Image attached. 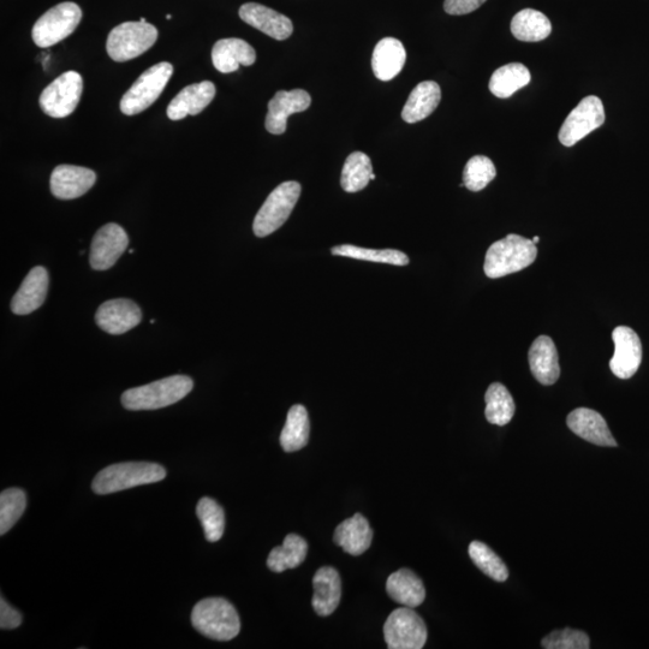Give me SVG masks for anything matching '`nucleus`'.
Returning <instances> with one entry per match:
<instances>
[{"label": "nucleus", "instance_id": "nucleus-1", "mask_svg": "<svg viewBox=\"0 0 649 649\" xmlns=\"http://www.w3.org/2000/svg\"><path fill=\"white\" fill-rule=\"evenodd\" d=\"M193 387V380L187 375H172L125 391L122 395V404L125 409L133 412L162 409L183 400Z\"/></svg>", "mask_w": 649, "mask_h": 649}, {"label": "nucleus", "instance_id": "nucleus-2", "mask_svg": "<svg viewBox=\"0 0 649 649\" xmlns=\"http://www.w3.org/2000/svg\"><path fill=\"white\" fill-rule=\"evenodd\" d=\"M537 256L538 248L533 240L511 234L488 248L484 270L488 278H502L525 270Z\"/></svg>", "mask_w": 649, "mask_h": 649}, {"label": "nucleus", "instance_id": "nucleus-3", "mask_svg": "<svg viewBox=\"0 0 649 649\" xmlns=\"http://www.w3.org/2000/svg\"><path fill=\"white\" fill-rule=\"evenodd\" d=\"M165 478V468L156 463H118L100 470L93 480L92 490L104 496L133 487L156 484Z\"/></svg>", "mask_w": 649, "mask_h": 649}, {"label": "nucleus", "instance_id": "nucleus-4", "mask_svg": "<svg viewBox=\"0 0 649 649\" xmlns=\"http://www.w3.org/2000/svg\"><path fill=\"white\" fill-rule=\"evenodd\" d=\"M193 627L208 639L230 641L240 634V617L234 606L223 598H208L194 606Z\"/></svg>", "mask_w": 649, "mask_h": 649}, {"label": "nucleus", "instance_id": "nucleus-5", "mask_svg": "<svg viewBox=\"0 0 649 649\" xmlns=\"http://www.w3.org/2000/svg\"><path fill=\"white\" fill-rule=\"evenodd\" d=\"M158 29L147 22H124L112 29L106 50L113 61H132L151 49L158 39Z\"/></svg>", "mask_w": 649, "mask_h": 649}, {"label": "nucleus", "instance_id": "nucleus-6", "mask_svg": "<svg viewBox=\"0 0 649 649\" xmlns=\"http://www.w3.org/2000/svg\"><path fill=\"white\" fill-rule=\"evenodd\" d=\"M300 195L301 184L295 181L284 182L273 190L255 216L254 234L266 237L281 228L294 211Z\"/></svg>", "mask_w": 649, "mask_h": 649}, {"label": "nucleus", "instance_id": "nucleus-7", "mask_svg": "<svg viewBox=\"0 0 649 649\" xmlns=\"http://www.w3.org/2000/svg\"><path fill=\"white\" fill-rule=\"evenodd\" d=\"M172 73H174V67L168 62L158 63L146 70L123 95L119 106H121L124 115H139L156 103L168 85Z\"/></svg>", "mask_w": 649, "mask_h": 649}, {"label": "nucleus", "instance_id": "nucleus-8", "mask_svg": "<svg viewBox=\"0 0 649 649\" xmlns=\"http://www.w3.org/2000/svg\"><path fill=\"white\" fill-rule=\"evenodd\" d=\"M82 20V10L79 5L65 2L56 5L35 23L32 37L34 44L47 49L75 32Z\"/></svg>", "mask_w": 649, "mask_h": 649}, {"label": "nucleus", "instance_id": "nucleus-9", "mask_svg": "<svg viewBox=\"0 0 649 649\" xmlns=\"http://www.w3.org/2000/svg\"><path fill=\"white\" fill-rule=\"evenodd\" d=\"M387 647L390 649H421L427 641V627L412 607H401L391 613L384 625Z\"/></svg>", "mask_w": 649, "mask_h": 649}, {"label": "nucleus", "instance_id": "nucleus-10", "mask_svg": "<svg viewBox=\"0 0 649 649\" xmlns=\"http://www.w3.org/2000/svg\"><path fill=\"white\" fill-rule=\"evenodd\" d=\"M82 91V76L76 71H67V73L57 77L41 93V110L52 118L68 117L79 105Z\"/></svg>", "mask_w": 649, "mask_h": 649}, {"label": "nucleus", "instance_id": "nucleus-11", "mask_svg": "<svg viewBox=\"0 0 649 649\" xmlns=\"http://www.w3.org/2000/svg\"><path fill=\"white\" fill-rule=\"evenodd\" d=\"M603 101L595 95H589L571 111L559 130V141L565 147H573L605 123Z\"/></svg>", "mask_w": 649, "mask_h": 649}, {"label": "nucleus", "instance_id": "nucleus-12", "mask_svg": "<svg viewBox=\"0 0 649 649\" xmlns=\"http://www.w3.org/2000/svg\"><path fill=\"white\" fill-rule=\"evenodd\" d=\"M129 246L127 232L115 223L106 224L94 235L89 264L95 271L110 270Z\"/></svg>", "mask_w": 649, "mask_h": 649}, {"label": "nucleus", "instance_id": "nucleus-13", "mask_svg": "<svg viewBox=\"0 0 649 649\" xmlns=\"http://www.w3.org/2000/svg\"><path fill=\"white\" fill-rule=\"evenodd\" d=\"M615 355L610 361L613 374L619 379L634 377L642 361V344L637 333L627 326H618L612 333Z\"/></svg>", "mask_w": 649, "mask_h": 649}, {"label": "nucleus", "instance_id": "nucleus-14", "mask_svg": "<svg viewBox=\"0 0 649 649\" xmlns=\"http://www.w3.org/2000/svg\"><path fill=\"white\" fill-rule=\"evenodd\" d=\"M142 320L141 309L135 302L127 299L111 300L103 303L95 314V323L110 335H123Z\"/></svg>", "mask_w": 649, "mask_h": 649}, {"label": "nucleus", "instance_id": "nucleus-15", "mask_svg": "<svg viewBox=\"0 0 649 649\" xmlns=\"http://www.w3.org/2000/svg\"><path fill=\"white\" fill-rule=\"evenodd\" d=\"M312 104L311 95L303 89L279 91L270 100L265 127L273 135L287 132L288 118L294 113L306 111Z\"/></svg>", "mask_w": 649, "mask_h": 649}, {"label": "nucleus", "instance_id": "nucleus-16", "mask_svg": "<svg viewBox=\"0 0 649 649\" xmlns=\"http://www.w3.org/2000/svg\"><path fill=\"white\" fill-rule=\"evenodd\" d=\"M97 182V175L91 169L75 165H59L51 175V193L61 200L81 198Z\"/></svg>", "mask_w": 649, "mask_h": 649}, {"label": "nucleus", "instance_id": "nucleus-17", "mask_svg": "<svg viewBox=\"0 0 649 649\" xmlns=\"http://www.w3.org/2000/svg\"><path fill=\"white\" fill-rule=\"evenodd\" d=\"M240 17L247 25L276 40H287L294 32L293 22L289 17L258 3L243 4Z\"/></svg>", "mask_w": 649, "mask_h": 649}, {"label": "nucleus", "instance_id": "nucleus-18", "mask_svg": "<svg viewBox=\"0 0 649 649\" xmlns=\"http://www.w3.org/2000/svg\"><path fill=\"white\" fill-rule=\"evenodd\" d=\"M216 86L211 81L194 83L183 88L168 107L171 121H181L184 117L199 115L216 97Z\"/></svg>", "mask_w": 649, "mask_h": 649}, {"label": "nucleus", "instance_id": "nucleus-19", "mask_svg": "<svg viewBox=\"0 0 649 649\" xmlns=\"http://www.w3.org/2000/svg\"><path fill=\"white\" fill-rule=\"evenodd\" d=\"M49 290V273L37 266L28 273L19 291L11 301V311L16 315H28L44 305Z\"/></svg>", "mask_w": 649, "mask_h": 649}, {"label": "nucleus", "instance_id": "nucleus-20", "mask_svg": "<svg viewBox=\"0 0 649 649\" xmlns=\"http://www.w3.org/2000/svg\"><path fill=\"white\" fill-rule=\"evenodd\" d=\"M568 427L576 436L599 446H617L605 419L595 410L588 408L575 409L567 419Z\"/></svg>", "mask_w": 649, "mask_h": 649}, {"label": "nucleus", "instance_id": "nucleus-21", "mask_svg": "<svg viewBox=\"0 0 649 649\" xmlns=\"http://www.w3.org/2000/svg\"><path fill=\"white\" fill-rule=\"evenodd\" d=\"M256 61V52L247 41L237 38L217 41L212 50L214 68L220 73L230 74L237 71L240 65L250 67Z\"/></svg>", "mask_w": 649, "mask_h": 649}, {"label": "nucleus", "instance_id": "nucleus-22", "mask_svg": "<svg viewBox=\"0 0 649 649\" xmlns=\"http://www.w3.org/2000/svg\"><path fill=\"white\" fill-rule=\"evenodd\" d=\"M529 366L534 378L543 385L557 383L561 368H559L558 353L555 343L547 336L535 339L528 354Z\"/></svg>", "mask_w": 649, "mask_h": 649}, {"label": "nucleus", "instance_id": "nucleus-23", "mask_svg": "<svg viewBox=\"0 0 649 649\" xmlns=\"http://www.w3.org/2000/svg\"><path fill=\"white\" fill-rule=\"evenodd\" d=\"M313 609L319 616H330L336 611L342 597V581L338 571L323 567L313 577Z\"/></svg>", "mask_w": 649, "mask_h": 649}, {"label": "nucleus", "instance_id": "nucleus-24", "mask_svg": "<svg viewBox=\"0 0 649 649\" xmlns=\"http://www.w3.org/2000/svg\"><path fill=\"white\" fill-rule=\"evenodd\" d=\"M407 52L400 40L385 38L375 46L372 68L380 81H390L401 73L406 64Z\"/></svg>", "mask_w": 649, "mask_h": 649}, {"label": "nucleus", "instance_id": "nucleus-25", "mask_svg": "<svg viewBox=\"0 0 649 649\" xmlns=\"http://www.w3.org/2000/svg\"><path fill=\"white\" fill-rule=\"evenodd\" d=\"M373 531L366 517L356 514L336 529L335 543L351 556H361L372 544Z\"/></svg>", "mask_w": 649, "mask_h": 649}, {"label": "nucleus", "instance_id": "nucleus-26", "mask_svg": "<svg viewBox=\"0 0 649 649\" xmlns=\"http://www.w3.org/2000/svg\"><path fill=\"white\" fill-rule=\"evenodd\" d=\"M440 100H442V91L437 82L424 81L419 83L410 93L406 105L403 107V121L413 124L424 121L436 111Z\"/></svg>", "mask_w": 649, "mask_h": 649}, {"label": "nucleus", "instance_id": "nucleus-27", "mask_svg": "<svg viewBox=\"0 0 649 649\" xmlns=\"http://www.w3.org/2000/svg\"><path fill=\"white\" fill-rule=\"evenodd\" d=\"M386 591L396 603L412 609L424 603L426 598L424 583L409 569H401L391 574L386 582Z\"/></svg>", "mask_w": 649, "mask_h": 649}, {"label": "nucleus", "instance_id": "nucleus-28", "mask_svg": "<svg viewBox=\"0 0 649 649\" xmlns=\"http://www.w3.org/2000/svg\"><path fill=\"white\" fill-rule=\"evenodd\" d=\"M552 25L540 11L525 9L511 21V33L517 40L525 43H538L550 37Z\"/></svg>", "mask_w": 649, "mask_h": 649}, {"label": "nucleus", "instance_id": "nucleus-29", "mask_svg": "<svg viewBox=\"0 0 649 649\" xmlns=\"http://www.w3.org/2000/svg\"><path fill=\"white\" fill-rule=\"evenodd\" d=\"M531 82V73L521 63H511L494 71L488 87L493 95L508 99Z\"/></svg>", "mask_w": 649, "mask_h": 649}, {"label": "nucleus", "instance_id": "nucleus-30", "mask_svg": "<svg viewBox=\"0 0 649 649\" xmlns=\"http://www.w3.org/2000/svg\"><path fill=\"white\" fill-rule=\"evenodd\" d=\"M308 545L300 535L289 534L282 546L275 547L267 559V567L275 573L299 567L307 557Z\"/></svg>", "mask_w": 649, "mask_h": 649}, {"label": "nucleus", "instance_id": "nucleus-31", "mask_svg": "<svg viewBox=\"0 0 649 649\" xmlns=\"http://www.w3.org/2000/svg\"><path fill=\"white\" fill-rule=\"evenodd\" d=\"M309 418L307 409L300 404H296L289 410L287 424H285L281 433V445L287 452L299 451L308 444Z\"/></svg>", "mask_w": 649, "mask_h": 649}, {"label": "nucleus", "instance_id": "nucleus-32", "mask_svg": "<svg viewBox=\"0 0 649 649\" xmlns=\"http://www.w3.org/2000/svg\"><path fill=\"white\" fill-rule=\"evenodd\" d=\"M486 419L497 426L508 425L515 415V402L510 392L503 384L494 383L488 387L485 396Z\"/></svg>", "mask_w": 649, "mask_h": 649}, {"label": "nucleus", "instance_id": "nucleus-33", "mask_svg": "<svg viewBox=\"0 0 649 649\" xmlns=\"http://www.w3.org/2000/svg\"><path fill=\"white\" fill-rule=\"evenodd\" d=\"M373 166L371 159L362 152L351 153L342 170L341 184L347 193H357L372 181Z\"/></svg>", "mask_w": 649, "mask_h": 649}, {"label": "nucleus", "instance_id": "nucleus-34", "mask_svg": "<svg viewBox=\"0 0 649 649\" xmlns=\"http://www.w3.org/2000/svg\"><path fill=\"white\" fill-rule=\"evenodd\" d=\"M333 255L345 256L363 261H372V263L389 264L395 266H406L409 264V258L406 254L395 249H367L353 246V244H343V246L333 247Z\"/></svg>", "mask_w": 649, "mask_h": 649}, {"label": "nucleus", "instance_id": "nucleus-35", "mask_svg": "<svg viewBox=\"0 0 649 649\" xmlns=\"http://www.w3.org/2000/svg\"><path fill=\"white\" fill-rule=\"evenodd\" d=\"M469 556L482 573L491 577L497 582H505L509 577V570L506 568L502 558L496 555L490 547L481 541H473L469 545Z\"/></svg>", "mask_w": 649, "mask_h": 649}, {"label": "nucleus", "instance_id": "nucleus-36", "mask_svg": "<svg viewBox=\"0 0 649 649\" xmlns=\"http://www.w3.org/2000/svg\"><path fill=\"white\" fill-rule=\"evenodd\" d=\"M205 537L210 543H217L222 539L225 531V514L222 506L211 498H202L196 506Z\"/></svg>", "mask_w": 649, "mask_h": 649}, {"label": "nucleus", "instance_id": "nucleus-37", "mask_svg": "<svg viewBox=\"0 0 649 649\" xmlns=\"http://www.w3.org/2000/svg\"><path fill=\"white\" fill-rule=\"evenodd\" d=\"M26 506V493L20 488H8L0 494V534L8 533L16 525Z\"/></svg>", "mask_w": 649, "mask_h": 649}, {"label": "nucleus", "instance_id": "nucleus-38", "mask_svg": "<svg viewBox=\"0 0 649 649\" xmlns=\"http://www.w3.org/2000/svg\"><path fill=\"white\" fill-rule=\"evenodd\" d=\"M496 175V166H494L490 158L475 156L469 159L466 168H464V187L469 189L470 192H480L494 180Z\"/></svg>", "mask_w": 649, "mask_h": 649}, {"label": "nucleus", "instance_id": "nucleus-39", "mask_svg": "<svg viewBox=\"0 0 649 649\" xmlns=\"http://www.w3.org/2000/svg\"><path fill=\"white\" fill-rule=\"evenodd\" d=\"M541 646L546 649H588L591 641L585 631L565 628L552 631L541 641Z\"/></svg>", "mask_w": 649, "mask_h": 649}, {"label": "nucleus", "instance_id": "nucleus-40", "mask_svg": "<svg viewBox=\"0 0 649 649\" xmlns=\"http://www.w3.org/2000/svg\"><path fill=\"white\" fill-rule=\"evenodd\" d=\"M486 0H445L444 10L449 15H467L478 10Z\"/></svg>", "mask_w": 649, "mask_h": 649}, {"label": "nucleus", "instance_id": "nucleus-41", "mask_svg": "<svg viewBox=\"0 0 649 649\" xmlns=\"http://www.w3.org/2000/svg\"><path fill=\"white\" fill-rule=\"evenodd\" d=\"M22 623V615L11 607L4 598L0 599V628L11 630L19 628Z\"/></svg>", "mask_w": 649, "mask_h": 649}, {"label": "nucleus", "instance_id": "nucleus-42", "mask_svg": "<svg viewBox=\"0 0 649 649\" xmlns=\"http://www.w3.org/2000/svg\"><path fill=\"white\" fill-rule=\"evenodd\" d=\"M533 242H534L535 244L539 243V242H540V237L535 236V237L533 238Z\"/></svg>", "mask_w": 649, "mask_h": 649}, {"label": "nucleus", "instance_id": "nucleus-43", "mask_svg": "<svg viewBox=\"0 0 649 649\" xmlns=\"http://www.w3.org/2000/svg\"><path fill=\"white\" fill-rule=\"evenodd\" d=\"M166 19L171 20V19H172V16H171V15H168V16H166Z\"/></svg>", "mask_w": 649, "mask_h": 649}]
</instances>
